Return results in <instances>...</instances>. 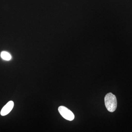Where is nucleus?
Listing matches in <instances>:
<instances>
[{
	"mask_svg": "<svg viewBox=\"0 0 132 132\" xmlns=\"http://www.w3.org/2000/svg\"><path fill=\"white\" fill-rule=\"evenodd\" d=\"M105 105L108 111L113 112L117 107V101L115 95L112 93H108L105 97Z\"/></svg>",
	"mask_w": 132,
	"mask_h": 132,
	"instance_id": "1",
	"label": "nucleus"
},
{
	"mask_svg": "<svg viewBox=\"0 0 132 132\" xmlns=\"http://www.w3.org/2000/svg\"><path fill=\"white\" fill-rule=\"evenodd\" d=\"M58 110L61 116L67 120L72 121L74 119L75 115L73 113L66 107L60 106Z\"/></svg>",
	"mask_w": 132,
	"mask_h": 132,
	"instance_id": "2",
	"label": "nucleus"
},
{
	"mask_svg": "<svg viewBox=\"0 0 132 132\" xmlns=\"http://www.w3.org/2000/svg\"><path fill=\"white\" fill-rule=\"evenodd\" d=\"M14 103L13 101H10L3 108L1 112V115L5 116L11 112L13 108Z\"/></svg>",
	"mask_w": 132,
	"mask_h": 132,
	"instance_id": "3",
	"label": "nucleus"
},
{
	"mask_svg": "<svg viewBox=\"0 0 132 132\" xmlns=\"http://www.w3.org/2000/svg\"><path fill=\"white\" fill-rule=\"evenodd\" d=\"M1 57L3 60L9 61L12 59V56L8 52L3 51L1 53Z\"/></svg>",
	"mask_w": 132,
	"mask_h": 132,
	"instance_id": "4",
	"label": "nucleus"
}]
</instances>
